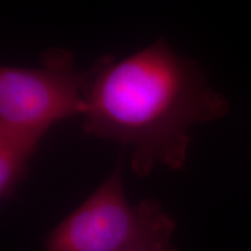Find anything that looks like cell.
<instances>
[{
	"mask_svg": "<svg viewBox=\"0 0 251 251\" xmlns=\"http://www.w3.org/2000/svg\"><path fill=\"white\" fill-rule=\"evenodd\" d=\"M171 219L155 199L129 205L119 159L99 187L50 231L43 251H121Z\"/></svg>",
	"mask_w": 251,
	"mask_h": 251,
	"instance_id": "cell-3",
	"label": "cell"
},
{
	"mask_svg": "<svg viewBox=\"0 0 251 251\" xmlns=\"http://www.w3.org/2000/svg\"><path fill=\"white\" fill-rule=\"evenodd\" d=\"M40 141L13 131L0 129V198L13 196L20 181L29 174L28 163Z\"/></svg>",
	"mask_w": 251,
	"mask_h": 251,
	"instance_id": "cell-4",
	"label": "cell"
},
{
	"mask_svg": "<svg viewBox=\"0 0 251 251\" xmlns=\"http://www.w3.org/2000/svg\"><path fill=\"white\" fill-rule=\"evenodd\" d=\"M84 75L70 50L54 47L37 68H0V129L41 141L58 121L84 117Z\"/></svg>",
	"mask_w": 251,
	"mask_h": 251,
	"instance_id": "cell-2",
	"label": "cell"
},
{
	"mask_svg": "<svg viewBox=\"0 0 251 251\" xmlns=\"http://www.w3.org/2000/svg\"><path fill=\"white\" fill-rule=\"evenodd\" d=\"M83 97V130L130 147V168L139 177L158 164L183 169L188 129L229 112L199 63L177 54L163 36L126 58L99 57L84 75Z\"/></svg>",
	"mask_w": 251,
	"mask_h": 251,
	"instance_id": "cell-1",
	"label": "cell"
},
{
	"mask_svg": "<svg viewBox=\"0 0 251 251\" xmlns=\"http://www.w3.org/2000/svg\"><path fill=\"white\" fill-rule=\"evenodd\" d=\"M175 228L176 221L172 218L147 237L121 251H179L171 242Z\"/></svg>",
	"mask_w": 251,
	"mask_h": 251,
	"instance_id": "cell-5",
	"label": "cell"
}]
</instances>
